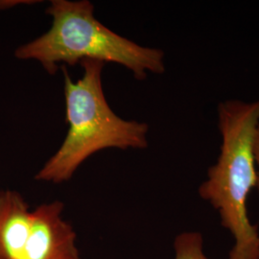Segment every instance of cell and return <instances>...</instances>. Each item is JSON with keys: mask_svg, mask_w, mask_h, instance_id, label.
I'll use <instances>...</instances> for the list:
<instances>
[{"mask_svg": "<svg viewBox=\"0 0 259 259\" xmlns=\"http://www.w3.org/2000/svg\"><path fill=\"white\" fill-rule=\"evenodd\" d=\"M217 114L220 152L198 192L218 212L221 225L233 237L228 259H259L258 229L250 222L247 207L248 197L257 184L252 139L259 121V100L223 101Z\"/></svg>", "mask_w": 259, "mask_h": 259, "instance_id": "6da1fadb", "label": "cell"}, {"mask_svg": "<svg viewBox=\"0 0 259 259\" xmlns=\"http://www.w3.org/2000/svg\"><path fill=\"white\" fill-rule=\"evenodd\" d=\"M47 14L52 17L50 29L18 48L16 56L36 60L49 74L60 65L74 66L83 60L123 65L140 81L165 71L162 50L139 46L103 25L89 0H52Z\"/></svg>", "mask_w": 259, "mask_h": 259, "instance_id": "7a4b0ae2", "label": "cell"}, {"mask_svg": "<svg viewBox=\"0 0 259 259\" xmlns=\"http://www.w3.org/2000/svg\"><path fill=\"white\" fill-rule=\"evenodd\" d=\"M80 64L83 68V77L76 82L62 66L69 128L61 147L35 177L37 181L54 184L66 182L85 159L104 149L148 147V125L121 118L107 101L102 85L105 63L83 60Z\"/></svg>", "mask_w": 259, "mask_h": 259, "instance_id": "3957f363", "label": "cell"}, {"mask_svg": "<svg viewBox=\"0 0 259 259\" xmlns=\"http://www.w3.org/2000/svg\"><path fill=\"white\" fill-rule=\"evenodd\" d=\"M64 204H42L31 212V226L21 259H82L73 228L62 218Z\"/></svg>", "mask_w": 259, "mask_h": 259, "instance_id": "277c9868", "label": "cell"}, {"mask_svg": "<svg viewBox=\"0 0 259 259\" xmlns=\"http://www.w3.org/2000/svg\"><path fill=\"white\" fill-rule=\"evenodd\" d=\"M31 212L15 191H0V259H21L31 226Z\"/></svg>", "mask_w": 259, "mask_h": 259, "instance_id": "5b68a950", "label": "cell"}, {"mask_svg": "<svg viewBox=\"0 0 259 259\" xmlns=\"http://www.w3.org/2000/svg\"><path fill=\"white\" fill-rule=\"evenodd\" d=\"M174 259H211L204 250V238L198 232H183L174 240Z\"/></svg>", "mask_w": 259, "mask_h": 259, "instance_id": "8992f818", "label": "cell"}, {"mask_svg": "<svg viewBox=\"0 0 259 259\" xmlns=\"http://www.w3.org/2000/svg\"><path fill=\"white\" fill-rule=\"evenodd\" d=\"M252 152H253V157L256 165V172H257V184H256V189L259 194V121L256 125V128L253 134V139H252Z\"/></svg>", "mask_w": 259, "mask_h": 259, "instance_id": "52a82bcc", "label": "cell"}]
</instances>
